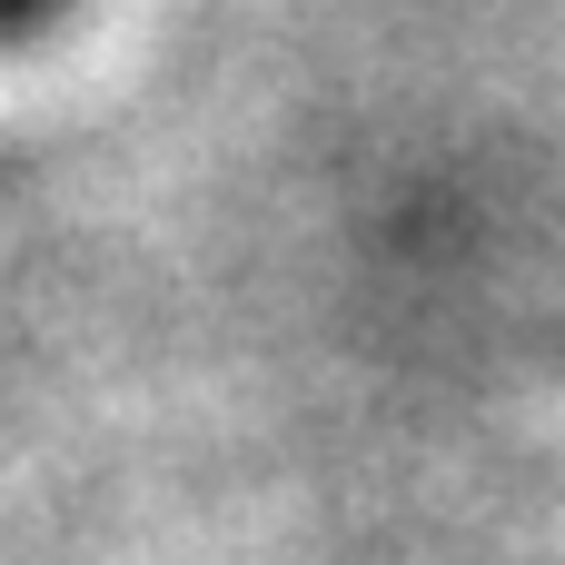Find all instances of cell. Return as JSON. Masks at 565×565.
<instances>
[{
  "instance_id": "cell-1",
  "label": "cell",
  "mask_w": 565,
  "mask_h": 565,
  "mask_svg": "<svg viewBox=\"0 0 565 565\" xmlns=\"http://www.w3.org/2000/svg\"><path fill=\"white\" fill-rule=\"evenodd\" d=\"M50 10H60V0H0V30H40Z\"/></svg>"
}]
</instances>
